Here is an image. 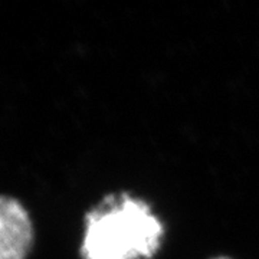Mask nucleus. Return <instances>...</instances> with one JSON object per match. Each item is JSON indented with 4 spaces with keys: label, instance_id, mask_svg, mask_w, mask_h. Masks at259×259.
<instances>
[{
    "label": "nucleus",
    "instance_id": "1",
    "mask_svg": "<svg viewBox=\"0 0 259 259\" xmlns=\"http://www.w3.org/2000/svg\"><path fill=\"white\" fill-rule=\"evenodd\" d=\"M163 226L139 199L111 197L87 216L83 259H148L157 250Z\"/></svg>",
    "mask_w": 259,
    "mask_h": 259
},
{
    "label": "nucleus",
    "instance_id": "2",
    "mask_svg": "<svg viewBox=\"0 0 259 259\" xmlns=\"http://www.w3.org/2000/svg\"><path fill=\"white\" fill-rule=\"evenodd\" d=\"M33 241L26 209L12 197L0 196V259H25Z\"/></svg>",
    "mask_w": 259,
    "mask_h": 259
},
{
    "label": "nucleus",
    "instance_id": "3",
    "mask_svg": "<svg viewBox=\"0 0 259 259\" xmlns=\"http://www.w3.org/2000/svg\"><path fill=\"white\" fill-rule=\"evenodd\" d=\"M218 259H228V258H218Z\"/></svg>",
    "mask_w": 259,
    "mask_h": 259
}]
</instances>
